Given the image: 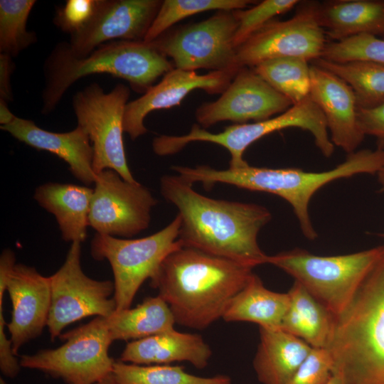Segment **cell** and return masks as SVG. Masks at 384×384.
<instances>
[{
    "instance_id": "9a60e30c",
    "label": "cell",
    "mask_w": 384,
    "mask_h": 384,
    "mask_svg": "<svg viewBox=\"0 0 384 384\" xmlns=\"http://www.w3.org/2000/svg\"><path fill=\"white\" fill-rule=\"evenodd\" d=\"M293 103L264 80L253 68H241L215 101L198 107V124L208 128L218 122H260L287 110Z\"/></svg>"
},
{
    "instance_id": "836d02e7",
    "label": "cell",
    "mask_w": 384,
    "mask_h": 384,
    "mask_svg": "<svg viewBox=\"0 0 384 384\" xmlns=\"http://www.w3.org/2000/svg\"><path fill=\"white\" fill-rule=\"evenodd\" d=\"M299 3L297 0H264L253 7L234 11L238 21L234 38L235 48L275 16L289 11Z\"/></svg>"
},
{
    "instance_id": "e575fe53",
    "label": "cell",
    "mask_w": 384,
    "mask_h": 384,
    "mask_svg": "<svg viewBox=\"0 0 384 384\" xmlns=\"http://www.w3.org/2000/svg\"><path fill=\"white\" fill-rule=\"evenodd\" d=\"M334 370V361L328 348H313L286 384H326Z\"/></svg>"
},
{
    "instance_id": "cb8c5ba5",
    "label": "cell",
    "mask_w": 384,
    "mask_h": 384,
    "mask_svg": "<svg viewBox=\"0 0 384 384\" xmlns=\"http://www.w3.org/2000/svg\"><path fill=\"white\" fill-rule=\"evenodd\" d=\"M92 193L85 185L48 182L36 188L33 198L55 216L63 240L82 243L87 237Z\"/></svg>"
},
{
    "instance_id": "8fae6325",
    "label": "cell",
    "mask_w": 384,
    "mask_h": 384,
    "mask_svg": "<svg viewBox=\"0 0 384 384\" xmlns=\"http://www.w3.org/2000/svg\"><path fill=\"white\" fill-rule=\"evenodd\" d=\"M238 26L234 11H218L200 22L168 30L150 43L171 58L175 68L237 70L241 68L234 45Z\"/></svg>"
},
{
    "instance_id": "30bf717a",
    "label": "cell",
    "mask_w": 384,
    "mask_h": 384,
    "mask_svg": "<svg viewBox=\"0 0 384 384\" xmlns=\"http://www.w3.org/2000/svg\"><path fill=\"white\" fill-rule=\"evenodd\" d=\"M129 95V88L124 84L105 92L100 85L92 83L73 97L78 126L86 132L92 146L96 176L112 169L127 181H137L128 166L123 142V117Z\"/></svg>"
},
{
    "instance_id": "8d00e7d4",
    "label": "cell",
    "mask_w": 384,
    "mask_h": 384,
    "mask_svg": "<svg viewBox=\"0 0 384 384\" xmlns=\"http://www.w3.org/2000/svg\"><path fill=\"white\" fill-rule=\"evenodd\" d=\"M358 122L363 134L375 137L378 148L384 149V102L372 108L358 109Z\"/></svg>"
},
{
    "instance_id": "9c48e42d",
    "label": "cell",
    "mask_w": 384,
    "mask_h": 384,
    "mask_svg": "<svg viewBox=\"0 0 384 384\" xmlns=\"http://www.w3.org/2000/svg\"><path fill=\"white\" fill-rule=\"evenodd\" d=\"M64 343L21 357V367L44 372L68 384H92L112 373L114 359L108 354L113 342L106 317L62 334Z\"/></svg>"
},
{
    "instance_id": "f35d334b",
    "label": "cell",
    "mask_w": 384,
    "mask_h": 384,
    "mask_svg": "<svg viewBox=\"0 0 384 384\" xmlns=\"http://www.w3.org/2000/svg\"><path fill=\"white\" fill-rule=\"evenodd\" d=\"M14 68L11 56L0 53V99L11 101L13 95L11 86V75Z\"/></svg>"
},
{
    "instance_id": "f1b7e54d",
    "label": "cell",
    "mask_w": 384,
    "mask_h": 384,
    "mask_svg": "<svg viewBox=\"0 0 384 384\" xmlns=\"http://www.w3.org/2000/svg\"><path fill=\"white\" fill-rule=\"evenodd\" d=\"M310 68L308 60L304 58L285 57L265 60L254 67L253 70L294 105L309 97Z\"/></svg>"
},
{
    "instance_id": "4dcf8cb0",
    "label": "cell",
    "mask_w": 384,
    "mask_h": 384,
    "mask_svg": "<svg viewBox=\"0 0 384 384\" xmlns=\"http://www.w3.org/2000/svg\"><path fill=\"white\" fill-rule=\"evenodd\" d=\"M251 0H164L153 21L144 41L151 43L169 30L176 23L201 12L235 11L255 4Z\"/></svg>"
},
{
    "instance_id": "4fadbf2b",
    "label": "cell",
    "mask_w": 384,
    "mask_h": 384,
    "mask_svg": "<svg viewBox=\"0 0 384 384\" xmlns=\"http://www.w3.org/2000/svg\"><path fill=\"white\" fill-rule=\"evenodd\" d=\"M94 185L89 226L96 233L131 238L149 227L157 201L146 186L112 169L97 174Z\"/></svg>"
},
{
    "instance_id": "d4e9b609",
    "label": "cell",
    "mask_w": 384,
    "mask_h": 384,
    "mask_svg": "<svg viewBox=\"0 0 384 384\" xmlns=\"http://www.w3.org/2000/svg\"><path fill=\"white\" fill-rule=\"evenodd\" d=\"M289 306L281 329L296 336L314 348H329L335 318L299 283L294 281L287 292Z\"/></svg>"
},
{
    "instance_id": "7a4b0ae2",
    "label": "cell",
    "mask_w": 384,
    "mask_h": 384,
    "mask_svg": "<svg viewBox=\"0 0 384 384\" xmlns=\"http://www.w3.org/2000/svg\"><path fill=\"white\" fill-rule=\"evenodd\" d=\"M253 268L182 245L164 260L150 285L166 302L176 324L203 330L223 317Z\"/></svg>"
},
{
    "instance_id": "d6a6232c",
    "label": "cell",
    "mask_w": 384,
    "mask_h": 384,
    "mask_svg": "<svg viewBox=\"0 0 384 384\" xmlns=\"http://www.w3.org/2000/svg\"><path fill=\"white\" fill-rule=\"evenodd\" d=\"M321 58L336 63L368 60L384 63V38L363 34L327 43Z\"/></svg>"
},
{
    "instance_id": "7402d4cb",
    "label": "cell",
    "mask_w": 384,
    "mask_h": 384,
    "mask_svg": "<svg viewBox=\"0 0 384 384\" xmlns=\"http://www.w3.org/2000/svg\"><path fill=\"white\" fill-rule=\"evenodd\" d=\"M317 21L336 41L367 34L384 36V0H338L314 3Z\"/></svg>"
},
{
    "instance_id": "1f68e13d",
    "label": "cell",
    "mask_w": 384,
    "mask_h": 384,
    "mask_svg": "<svg viewBox=\"0 0 384 384\" xmlns=\"http://www.w3.org/2000/svg\"><path fill=\"white\" fill-rule=\"evenodd\" d=\"M36 3L34 0L0 1V51L16 56L34 43L36 36L26 29L30 12Z\"/></svg>"
},
{
    "instance_id": "7c38bea8",
    "label": "cell",
    "mask_w": 384,
    "mask_h": 384,
    "mask_svg": "<svg viewBox=\"0 0 384 384\" xmlns=\"http://www.w3.org/2000/svg\"><path fill=\"white\" fill-rule=\"evenodd\" d=\"M81 242H72L65 262L49 277L51 302L47 327L52 341L70 324L90 316L116 311L114 284L87 276L80 264Z\"/></svg>"
},
{
    "instance_id": "52a82bcc",
    "label": "cell",
    "mask_w": 384,
    "mask_h": 384,
    "mask_svg": "<svg viewBox=\"0 0 384 384\" xmlns=\"http://www.w3.org/2000/svg\"><path fill=\"white\" fill-rule=\"evenodd\" d=\"M289 127L309 131L325 157L329 158L334 153V145L329 137L325 117L309 97L277 117L252 123L235 124L218 133L210 132L198 124H194L186 134H163L155 137L152 149L159 156H168L180 151L191 142H210L226 149L230 155L229 168L238 169L248 164L243 155L253 142L274 132Z\"/></svg>"
},
{
    "instance_id": "ac0fdd59",
    "label": "cell",
    "mask_w": 384,
    "mask_h": 384,
    "mask_svg": "<svg viewBox=\"0 0 384 384\" xmlns=\"http://www.w3.org/2000/svg\"><path fill=\"white\" fill-rule=\"evenodd\" d=\"M12 304L6 324L15 355L26 343L39 336L47 326L51 302L49 277L31 266L16 264L6 282Z\"/></svg>"
},
{
    "instance_id": "d6986e66",
    "label": "cell",
    "mask_w": 384,
    "mask_h": 384,
    "mask_svg": "<svg viewBox=\"0 0 384 384\" xmlns=\"http://www.w3.org/2000/svg\"><path fill=\"white\" fill-rule=\"evenodd\" d=\"M309 97L322 112L334 146L348 154L364 139L358 122V104L352 88L341 78L320 66L310 68Z\"/></svg>"
},
{
    "instance_id": "d590c367",
    "label": "cell",
    "mask_w": 384,
    "mask_h": 384,
    "mask_svg": "<svg viewBox=\"0 0 384 384\" xmlns=\"http://www.w3.org/2000/svg\"><path fill=\"white\" fill-rule=\"evenodd\" d=\"M99 0H68L59 8L53 22L70 36L82 30L92 20Z\"/></svg>"
},
{
    "instance_id": "74e56055",
    "label": "cell",
    "mask_w": 384,
    "mask_h": 384,
    "mask_svg": "<svg viewBox=\"0 0 384 384\" xmlns=\"http://www.w3.org/2000/svg\"><path fill=\"white\" fill-rule=\"evenodd\" d=\"M4 311H0V369L4 375L16 377L20 372L21 366L13 352L12 343L6 334Z\"/></svg>"
},
{
    "instance_id": "44dd1931",
    "label": "cell",
    "mask_w": 384,
    "mask_h": 384,
    "mask_svg": "<svg viewBox=\"0 0 384 384\" xmlns=\"http://www.w3.org/2000/svg\"><path fill=\"white\" fill-rule=\"evenodd\" d=\"M211 356V348L201 335L174 329L129 342L119 361L137 365L186 361L203 369L208 366Z\"/></svg>"
},
{
    "instance_id": "83f0119b",
    "label": "cell",
    "mask_w": 384,
    "mask_h": 384,
    "mask_svg": "<svg viewBox=\"0 0 384 384\" xmlns=\"http://www.w3.org/2000/svg\"><path fill=\"white\" fill-rule=\"evenodd\" d=\"M314 64L336 75L353 90L358 109H368L384 102V63L368 60L336 63L321 58Z\"/></svg>"
},
{
    "instance_id": "2e32d148",
    "label": "cell",
    "mask_w": 384,
    "mask_h": 384,
    "mask_svg": "<svg viewBox=\"0 0 384 384\" xmlns=\"http://www.w3.org/2000/svg\"><path fill=\"white\" fill-rule=\"evenodd\" d=\"M161 3L160 0H99L92 20L70 36L67 46L73 55L83 58L107 42L144 41Z\"/></svg>"
},
{
    "instance_id": "603a6c76",
    "label": "cell",
    "mask_w": 384,
    "mask_h": 384,
    "mask_svg": "<svg viewBox=\"0 0 384 384\" xmlns=\"http://www.w3.org/2000/svg\"><path fill=\"white\" fill-rule=\"evenodd\" d=\"M302 338L281 329L260 327L253 368L261 384H286L312 350Z\"/></svg>"
},
{
    "instance_id": "6da1fadb",
    "label": "cell",
    "mask_w": 384,
    "mask_h": 384,
    "mask_svg": "<svg viewBox=\"0 0 384 384\" xmlns=\"http://www.w3.org/2000/svg\"><path fill=\"white\" fill-rule=\"evenodd\" d=\"M178 174L160 180L162 196L178 210L182 245L256 267L267 255L257 242L260 230L272 218L265 207L211 198L196 192Z\"/></svg>"
},
{
    "instance_id": "ab89813d",
    "label": "cell",
    "mask_w": 384,
    "mask_h": 384,
    "mask_svg": "<svg viewBox=\"0 0 384 384\" xmlns=\"http://www.w3.org/2000/svg\"><path fill=\"white\" fill-rule=\"evenodd\" d=\"M7 102L0 99V124L1 127L11 124L16 117L9 109Z\"/></svg>"
},
{
    "instance_id": "ba28073f",
    "label": "cell",
    "mask_w": 384,
    "mask_h": 384,
    "mask_svg": "<svg viewBox=\"0 0 384 384\" xmlns=\"http://www.w3.org/2000/svg\"><path fill=\"white\" fill-rule=\"evenodd\" d=\"M181 220L176 215L165 228L141 238H122L96 233L91 255L109 262L114 275L116 311L130 308L145 280L151 279L164 260L182 246L178 240Z\"/></svg>"
},
{
    "instance_id": "60d3db41",
    "label": "cell",
    "mask_w": 384,
    "mask_h": 384,
    "mask_svg": "<svg viewBox=\"0 0 384 384\" xmlns=\"http://www.w3.org/2000/svg\"><path fill=\"white\" fill-rule=\"evenodd\" d=\"M326 384H344L342 377L340 373L337 371L334 370V373L327 382Z\"/></svg>"
},
{
    "instance_id": "4316f807",
    "label": "cell",
    "mask_w": 384,
    "mask_h": 384,
    "mask_svg": "<svg viewBox=\"0 0 384 384\" xmlns=\"http://www.w3.org/2000/svg\"><path fill=\"white\" fill-rule=\"evenodd\" d=\"M106 319L113 341L143 338L174 329L176 324L169 306L159 295L134 308L116 311Z\"/></svg>"
},
{
    "instance_id": "f546056e",
    "label": "cell",
    "mask_w": 384,
    "mask_h": 384,
    "mask_svg": "<svg viewBox=\"0 0 384 384\" xmlns=\"http://www.w3.org/2000/svg\"><path fill=\"white\" fill-rule=\"evenodd\" d=\"M112 374L118 384H231L225 375L202 377L187 373L181 366L137 365L115 361Z\"/></svg>"
},
{
    "instance_id": "277c9868",
    "label": "cell",
    "mask_w": 384,
    "mask_h": 384,
    "mask_svg": "<svg viewBox=\"0 0 384 384\" xmlns=\"http://www.w3.org/2000/svg\"><path fill=\"white\" fill-rule=\"evenodd\" d=\"M328 349L344 384H384V251L335 318Z\"/></svg>"
},
{
    "instance_id": "b9f144b4",
    "label": "cell",
    "mask_w": 384,
    "mask_h": 384,
    "mask_svg": "<svg viewBox=\"0 0 384 384\" xmlns=\"http://www.w3.org/2000/svg\"><path fill=\"white\" fill-rule=\"evenodd\" d=\"M92 384H118L112 373Z\"/></svg>"
},
{
    "instance_id": "e0dca14e",
    "label": "cell",
    "mask_w": 384,
    "mask_h": 384,
    "mask_svg": "<svg viewBox=\"0 0 384 384\" xmlns=\"http://www.w3.org/2000/svg\"><path fill=\"white\" fill-rule=\"evenodd\" d=\"M240 69L200 75L174 68L140 97L128 102L124 112V132L132 140L144 135L147 132L144 121L149 113L179 105L194 90H203L210 95L222 94Z\"/></svg>"
},
{
    "instance_id": "5b68a950",
    "label": "cell",
    "mask_w": 384,
    "mask_h": 384,
    "mask_svg": "<svg viewBox=\"0 0 384 384\" xmlns=\"http://www.w3.org/2000/svg\"><path fill=\"white\" fill-rule=\"evenodd\" d=\"M174 68L165 55L144 41L107 42L83 58L73 55L66 43H58L45 64L42 112H52L68 89L87 75L110 74L127 80L133 90L144 94Z\"/></svg>"
},
{
    "instance_id": "484cf974",
    "label": "cell",
    "mask_w": 384,
    "mask_h": 384,
    "mask_svg": "<svg viewBox=\"0 0 384 384\" xmlns=\"http://www.w3.org/2000/svg\"><path fill=\"white\" fill-rule=\"evenodd\" d=\"M289 306L288 293L267 289L253 274L246 285L233 298L222 319L225 321H247L260 327L281 329Z\"/></svg>"
},
{
    "instance_id": "8992f818",
    "label": "cell",
    "mask_w": 384,
    "mask_h": 384,
    "mask_svg": "<svg viewBox=\"0 0 384 384\" xmlns=\"http://www.w3.org/2000/svg\"><path fill=\"white\" fill-rule=\"evenodd\" d=\"M384 251V245L355 253L319 256L302 249L267 255L266 263L292 276L336 318L348 306Z\"/></svg>"
},
{
    "instance_id": "5bb4252c",
    "label": "cell",
    "mask_w": 384,
    "mask_h": 384,
    "mask_svg": "<svg viewBox=\"0 0 384 384\" xmlns=\"http://www.w3.org/2000/svg\"><path fill=\"white\" fill-rule=\"evenodd\" d=\"M314 3H306L286 21L271 20L236 48L240 68H253L267 60L294 57L315 60L326 45Z\"/></svg>"
},
{
    "instance_id": "3957f363",
    "label": "cell",
    "mask_w": 384,
    "mask_h": 384,
    "mask_svg": "<svg viewBox=\"0 0 384 384\" xmlns=\"http://www.w3.org/2000/svg\"><path fill=\"white\" fill-rule=\"evenodd\" d=\"M384 165V149H362L348 154L335 168L322 172H307L297 168L272 169L245 166L216 169L207 165L184 166L183 177L194 183L201 182L208 188L217 183L233 185L250 191L277 195L292 207L300 228L309 240L317 238L309 213L314 194L333 181L360 174H375Z\"/></svg>"
},
{
    "instance_id": "7bdbcfd3",
    "label": "cell",
    "mask_w": 384,
    "mask_h": 384,
    "mask_svg": "<svg viewBox=\"0 0 384 384\" xmlns=\"http://www.w3.org/2000/svg\"><path fill=\"white\" fill-rule=\"evenodd\" d=\"M378 181L381 186L380 191H384V165L380 169V170L378 172ZM383 236H384V234H382Z\"/></svg>"
},
{
    "instance_id": "ee69618b",
    "label": "cell",
    "mask_w": 384,
    "mask_h": 384,
    "mask_svg": "<svg viewBox=\"0 0 384 384\" xmlns=\"http://www.w3.org/2000/svg\"><path fill=\"white\" fill-rule=\"evenodd\" d=\"M0 384H7L5 380L2 378H0Z\"/></svg>"
},
{
    "instance_id": "ffe728a7",
    "label": "cell",
    "mask_w": 384,
    "mask_h": 384,
    "mask_svg": "<svg viewBox=\"0 0 384 384\" xmlns=\"http://www.w3.org/2000/svg\"><path fill=\"white\" fill-rule=\"evenodd\" d=\"M1 129L17 140L38 150L52 153L65 161L70 173L85 186L95 183L93 149L89 137L79 126L68 132H53L33 121L16 117Z\"/></svg>"
}]
</instances>
